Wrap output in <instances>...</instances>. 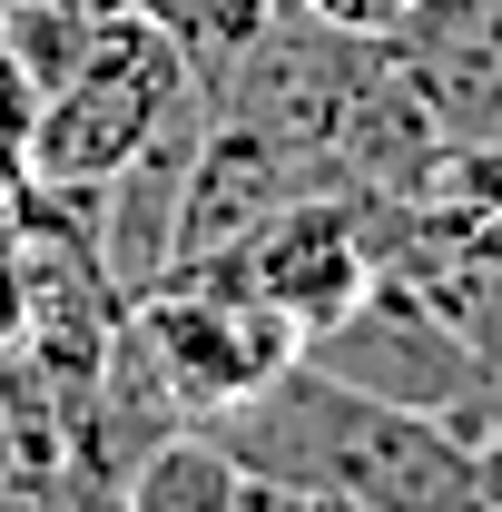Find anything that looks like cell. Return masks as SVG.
I'll list each match as a JSON object with an SVG mask.
<instances>
[{"label":"cell","instance_id":"obj_9","mask_svg":"<svg viewBox=\"0 0 502 512\" xmlns=\"http://www.w3.org/2000/svg\"><path fill=\"white\" fill-rule=\"evenodd\" d=\"M20 207H30V168H20V148H0V256L20 247Z\"/></svg>","mask_w":502,"mask_h":512},{"label":"cell","instance_id":"obj_10","mask_svg":"<svg viewBox=\"0 0 502 512\" xmlns=\"http://www.w3.org/2000/svg\"><path fill=\"white\" fill-rule=\"evenodd\" d=\"M237 512H325L315 493H296V483H266V473H247L237 483Z\"/></svg>","mask_w":502,"mask_h":512},{"label":"cell","instance_id":"obj_7","mask_svg":"<svg viewBox=\"0 0 502 512\" xmlns=\"http://www.w3.org/2000/svg\"><path fill=\"white\" fill-rule=\"evenodd\" d=\"M286 10H306L315 30H345V40H384L414 0H286Z\"/></svg>","mask_w":502,"mask_h":512},{"label":"cell","instance_id":"obj_12","mask_svg":"<svg viewBox=\"0 0 502 512\" xmlns=\"http://www.w3.org/2000/svg\"><path fill=\"white\" fill-rule=\"evenodd\" d=\"M0 512H20V503H10V473H0Z\"/></svg>","mask_w":502,"mask_h":512},{"label":"cell","instance_id":"obj_5","mask_svg":"<svg viewBox=\"0 0 502 512\" xmlns=\"http://www.w3.org/2000/svg\"><path fill=\"white\" fill-rule=\"evenodd\" d=\"M375 50L443 128V148L502 138V0H414Z\"/></svg>","mask_w":502,"mask_h":512},{"label":"cell","instance_id":"obj_13","mask_svg":"<svg viewBox=\"0 0 502 512\" xmlns=\"http://www.w3.org/2000/svg\"><path fill=\"white\" fill-rule=\"evenodd\" d=\"M483 512H502V493H493V503H483Z\"/></svg>","mask_w":502,"mask_h":512},{"label":"cell","instance_id":"obj_4","mask_svg":"<svg viewBox=\"0 0 502 512\" xmlns=\"http://www.w3.org/2000/svg\"><path fill=\"white\" fill-rule=\"evenodd\" d=\"M227 266H237L296 335H325L335 316L365 306V286H375V237H365V207H355V197L315 188V197H286L247 247H227Z\"/></svg>","mask_w":502,"mask_h":512},{"label":"cell","instance_id":"obj_1","mask_svg":"<svg viewBox=\"0 0 502 512\" xmlns=\"http://www.w3.org/2000/svg\"><path fill=\"white\" fill-rule=\"evenodd\" d=\"M207 434L247 473L345 512H483L502 493V444H473L443 414H414L394 394L325 375L315 355H296L266 394L227 404Z\"/></svg>","mask_w":502,"mask_h":512},{"label":"cell","instance_id":"obj_8","mask_svg":"<svg viewBox=\"0 0 502 512\" xmlns=\"http://www.w3.org/2000/svg\"><path fill=\"white\" fill-rule=\"evenodd\" d=\"M30 119H40V79L20 69L10 30H0V148H20V138H30Z\"/></svg>","mask_w":502,"mask_h":512},{"label":"cell","instance_id":"obj_2","mask_svg":"<svg viewBox=\"0 0 502 512\" xmlns=\"http://www.w3.org/2000/svg\"><path fill=\"white\" fill-rule=\"evenodd\" d=\"M207 119V89H197L188 50L148 20V10H119L69 79L40 89V119L20 138V168L40 178V188H109L128 178L168 128Z\"/></svg>","mask_w":502,"mask_h":512},{"label":"cell","instance_id":"obj_3","mask_svg":"<svg viewBox=\"0 0 502 512\" xmlns=\"http://www.w3.org/2000/svg\"><path fill=\"white\" fill-rule=\"evenodd\" d=\"M128 335L138 355L158 365V384L178 394L188 424H217L227 404H247L306 355V335L256 296L227 256H197V266H168L158 286L128 296Z\"/></svg>","mask_w":502,"mask_h":512},{"label":"cell","instance_id":"obj_6","mask_svg":"<svg viewBox=\"0 0 502 512\" xmlns=\"http://www.w3.org/2000/svg\"><path fill=\"white\" fill-rule=\"evenodd\" d=\"M237 483H247V463L217 444L207 424H178L119 483V512H237Z\"/></svg>","mask_w":502,"mask_h":512},{"label":"cell","instance_id":"obj_14","mask_svg":"<svg viewBox=\"0 0 502 512\" xmlns=\"http://www.w3.org/2000/svg\"><path fill=\"white\" fill-rule=\"evenodd\" d=\"M325 512H345V503H325Z\"/></svg>","mask_w":502,"mask_h":512},{"label":"cell","instance_id":"obj_11","mask_svg":"<svg viewBox=\"0 0 502 512\" xmlns=\"http://www.w3.org/2000/svg\"><path fill=\"white\" fill-rule=\"evenodd\" d=\"M20 335V276H10V256H0V345Z\"/></svg>","mask_w":502,"mask_h":512}]
</instances>
